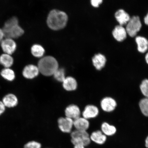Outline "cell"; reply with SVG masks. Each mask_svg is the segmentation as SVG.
<instances>
[{
  "label": "cell",
  "mask_w": 148,
  "mask_h": 148,
  "mask_svg": "<svg viewBox=\"0 0 148 148\" xmlns=\"http://www.w3.org/2000/svg\"><path fill=\"white\" fill-rule=\"evenodd\" d=\"M5 38L13 39L20 38L24 34L23 29L20 27L18 18L12 16L5 21L2 28Z\"/></svg>",
  "instance_id": "cell-1"
},
{
  "label": "cell",
  "mask_w": 148,
  "mask_h": 148,
  "mask_svg": "<svg viewBox=\"0 0 148 148\" xmlns=\"http://www.w3.org/2000/svg\"><path fill=\"white\" fill-rule=\"evenodd\" d=\"M68 21V16L64 12L53 10L51 11L48 15L47 23L51 29L58 30L66 26Z\"/></svg>",
  "instance_id": "cell-2"
},
{
  "label": "cell",
  "mask_w": 148,
  "mask_h": 148,
  "mask_svg": "<svg viewBox=\"0 0 148 148\" xmlns=\"http://www.w3.org/2000/svg\"><path fill=\"white\" fill-rule=\"evenodd\" d=\"M38 67L40 73L46 76L53 75L58 69V62L56 59L52 56L43 57L38 62Z\"/></svg>",
  "instance_id": "cell-3"
},
{
  "label": "cell",
  "mask_w": 148,
  "mask_h": 148,
  "mask_svg": "<svg viewBox=\"0 0 148 148\" xmlns=\"http://www.w3.org/2000/svg\"><path fill=\"white\" fill-rule=\"evenodd\" d=\"M71 141L74 145L81 144L86 147L90 144V139L86 131L76 130L71 133Z\"/></svg>",
  "instance_id": "cell-4"
},
{
  "label": "cell",
  "mask_w": 148,
  "mask_h": 148,
  "mask_svg": "<svg viewBox=\"0 0 148 148\" xmlns=\"http://www.w3.org/2000/svg\"><path fill=\"white\" fill-rule=\"evenodd\" d=\"M127 24L126 31L127 33L131 37L136 36L142 27L141 22L138 16H133Z\"/></svg>",
  "instance_id": "cell-5"
},
{
  "label": "cell",
  "mask_w": 148,
  "mask_h": 148,
  "mask_svg": "<svg viewBox=\"0 0 148 148\" xmlns=\"http://www.w3.org/2000/svg\"><path fill=\"white\" fill-rule=\"evenodd\" d=\"M0 45L3 53L12 55L15 52L17 44L14 39L5 38L0 43Z\"/></svg>",
  "instance_id": "cell-6"
},
{
  "label": "cell",
  "mask_w": 148,
  "mask_h": 148,
  "mask_svg": "<svg viewBox=\"0 0 148 148\" xmlns=\"http://www.w3.org/2000/svg\"><path fill=\"white\" fill-rule=\"evenodd\" d=\"M102 110L105 112H110L115 110L117 103L115 100L110 97L103 98L101 101Z\"/></svg>",
  "instance_id": "cell-7"
},
{
  "label": "cell",
  "mask_w": 148,
  "mask_h": 148,
  "mask_svg": "<svg viewBox=\"0 0 148 148\" xmlns=\"http://www.w3.org/2000/svg\"><path fill=\"white\" fill-rule=\"evenodd\" d=\"M59 128L62 132L69 133L71 132L73 126V120L66 117L59 118L58 120Z\"/></svg>",
  "instance_id": "cell-8"
},
{
  "label": "cell",
  "mask_w": 148,
  "mask_h": 148,
  "mask_svg": "<svg viewBox=\"0 0 148 148\" xmlns=\"http://www.w3.org/2000/svg\"><path fill=\"white\" fill-rule=\"evenodd\" d=\"M39 73L38 66L33 64H29L24 68L23 75L25 78L31 79L36 77Z\"/></svg>",
  "instance_id": "cell-9"
},
{
  "label": "cell",
  "mask_w": 148,
  "mask_h": 148,
  "mask_svg": "<svg viewBox=\"0 0 148 148\" xmlns=\"http://www.w3.org/2000/svg\"><path fill=\"white\" fill-rule=\"evenodd\" d=\"M99 113V108L95 105H90L86 106L83 112V117L87 119L97 117Z\"/></svg>",
  "instance_id": "cell-10"
},
{
  "label": "cell",
  "mask_w": 148,
  "mask_h": 148,
  "mask_svg": "<svg viewBox=\"0 0 148 148\" xmlns=\"http://www.w3.org/2000/svg\"><path fill=\"white\" fill-rule=\"evenodd\" d=\"M66 117L75 120L80 117L81 112L80 109L77 105H70L66 107L65 111Z\"/></svg>",
  "instance_id": "cell-11"
},
{
  "label": "cell",
  "mask_w": 148,
  "mask_h": 148,
  "mask_svg": "<svg viewBox=\"0 0 148 148\" xmlns=\"http://www.w3.org/2000/svg\"><path fill=\"white\" fill-rule=\"evenodd\" d=\"M92 64L96 69L101 70L104 68L106 62V59L104 55L98 53L92 58Z\"/></svg>",
  "instance_id": "cell-12"
},
{
  "label": "cell",
  "mask_w": 148,
  "mask_h": 148,
  "mask_svg": "<svg viewBox=\"0 0 148 148\" xmlns=\"http://www.w3.org/2000/svg\"><path fill=\"white\" fill-rule=\"evenodd\" d=\"M2 101L5 107L13 108L18 104V100L17 97L13 94H8L3 97Z\"/></svg>",
  "instance_id": "cell-13"
},
{
  "label": "cell",
  "mask_w": 148,
  "mask_h": 148,
  "mask_svg": "<svg viewBox=\"0 0 148 148\" xmlns=\"http://www.w3.org/2000/svg\"><path fill=\"white\" fill-rule=\"evenodd\" d=\"M127 33L123 26H116L112 31V35L114 38L119 42L123 41L127 37Z\"/></svg>",
  "instance_id": "cell-14"
},
{
  "label": "cell",
  "mask_w": 148,
  "mask_h": 148,
  "mask_svg": "<svg viewBox=\"0 0 148 148\" xmlns=\"http://www.w3.org/2000/svg\"><path fill=\"white\" fill-rule=\"evenodd\" d=\"M89 125L88 120L84 117H79L73 120V125L77 130L86 131Z\"/></svg>",
  "instance_id": "cell-15"
},
{
  "label": "cell",
  "mask_w": 148,
  "mask_h": 148,
  "mask_svg": "<svg viewBox=\"0 0 148 148\" xmlns=\"http://www.w3.org/2000/svg\"><path fill=\"white\" fill-rule=\"evenodd\" d=\"M115 18L120 25L123 26L127 24L130 19L129 14L123 9H120L116 12Z\"/></svg>",
  "instance_id": "cell-16"
},
{
  "label": "cell",
  "mask_w": 148,
  "mask_h": 148,
  "mask_svg": "<svg viewBox=\"0 0 148 148\" xmlns=\"http://www.w3.org/2000/svg\"><path fill=\"white\" fill-rule=\"evenodd\" d=\"M63 83V86L67 91H73L76 89L77 83L75 79L71 77H66Z\"/></svg>",
  "instance_id": "cell-17"
},
{
  "label": "cell",
  "mask_w": 148,
  "mask_h": 148,
  "mask_svg": "<svg viewBox=\"0 0 148 148\" xmlns=\"http://www.w3.org/2000/svg\"><path fill=\"white\" fill-rule=\"evenodd\" d=\"M14 63V59L12 55L3 53L0 55V64L4 68H10Z\"/></svg>",
  "instance_id": "cell-18"
},
{
  "label": "cell",
  "mask_w": 148,
  "mask_h": 148,
  "mask_svg": "<svg viewBox=\"0 0 148 148\" xmlns=\"http://www.w3.org/2000/svg\"><path fill=\"white\" fill-rule=\"evenodd\" d=\"M138 49L140 53H144L148 49V40L144 37L138 36L136 38Z\"/></svg>",
  "instance_id": "cell-19"
},
{
  "label": "cell",
  "mask_w": 148,
  "mask_h": 148,
  "mask_svg": "<svg viewBox=\"0 0 148 148\" xmlns=\"http://www.w3.org/2000/svg\"><path fill=\"white\" fill-rule=\"evenodd\" d=\"M90 139L96 143L102 144L106 141V137L101 131H97L92 133Z\"/></svg>",
  "instance_id": "cell-20"
},
{
  "label": "cell",
  "mask_w": 148,
  "mask_h": 148,
  "mask_svg": "<svg viewBox=\"0 0 148 148\" xmlns=\"http://www.w3.org/2000/svg\"><path fill=\"white\" fill-rule=\"evenodd\" d=\"M1 75L3 79L9 81H14L16 77L14 71L10 68H3L1 71Z\"/></svg>",
  "instance_id": "cell-21"
},
{
  "label": "cell",
  "mask_w": 148,
  "mask_h": 148,
  "mask_svg": "<svg viewBox=\"0 0 148 148\" xmlns=\"http://www.w3.org/2000/svg\"><path fill=\"white\" fill-rule=\"evenodd\" d=\"M101 129L103 134L105 136H112L115 134L116 132V129L115 127L105 122L102 124Z\"/></svg>",
  "instance_id": "cell-22"
},
{
  "label": "cell",
  "mask_w": 148,
  "mask_h": 148,
  "mask_svg": "<svg viewBox=\"0 0 148 148\" xmlns=\"http://www.w3.org/2000/svg\"><path fill=\"white\" fill-rule=\"evenodd\" d=\"M31 52L34 57H41L45 53V49L41 45L35 44L31 47Z\"/></svg>",
  "instance_id": "cell-23"
},
{
  "label": "cell",
  "mask_w": 148,
  "mask_h": 148,
  "mask_svg": "<svg viewBox=\"0 0 148 148\" xmlns=\"http://www.w3.org/2000/svg\"><path fill=\"white\" fill-rule=\"evenodd\" d=\"M138 105L142 114L148 117V98L145 97L140 100Z\"/></svg>",
  "instance_id": "cell-24"
},
{
  "label": "cell",
  "mask_w": 148,
  "mask_h": 148,
  "mask_svg": "<svg viewBox=\"0 0 148 148\" xmlns=\"http://www.w3.org/2000/svg\"><path fill=\"white\" fill-rule=\"evenodd\" d=\"M54 78L59 82H62L66 78L65 71L62 68H58L53 73Z\"/></svg>",
  "instance_id": "cell-25"
},
{
  "label": "cell",
  "mask_w": 148,
  "mask_h": 148,
  "mask_svg": "<svg viewBox=\"0 0 148 148\" xmlns=\"http://www.w3.org/2000/svg\"><path fill=\"white\" fill-rule=\"evenodd\" d=\"M140 89L142 93L146 98H148V79L142 81L140 85Z\"/></svg>",
  "instance_id": "cell-26"
},
{
  "label": "cell",
  "mask_w": 148,
  "mask_h": 148,
  "mask_svg": "<svg viewBox=\"0 0 148 148\" xmlns=\"http://www.w3.org/2000/svg\"><path fill=\"white\" fill-rule=\"evenodd\" d=\"M41 145L38 142L32 141L27 142L24 145V148H40Z\"/></svg>",
  "instance_id": "cell-27"
},
{
  "label": "cell",
  "mask_w": 148,
  "mask_h": 148,
  "mask_svg": "<svg viewBox=\"0 0 148 148\" xmlns=\"http://www.w3.org/2000/svg\"><path fill=\"white\" fill-rule=\"evenodd\" d=\"M103 1V0H91V4L94 7H98L102 3Z\"/></svg>",
  "instance_id": "cell-28"
},
{
  "label": "cell",
  "mask_w": 148,
  "mask_h": 148,
  "mask_svg": "<svg viewBox=\"0 0 148 148\" xmlns=\"http://www.w3.org/2000/svg\"><path fill=\"white\" fill-rule=\"evenodd\" d=\"M5 108L4 104L2 101H0V116L4 112Z\"/></svg>",
  "instance_id": "cell-29"
},
{
  "label": "cell",
  "mask_w": 148,
  "mask_h": 148,
  "mask_svg": "<svg viewBox=\"0 0 148 148\" xmlns=\"http://www.w3.org/2000/svg\"><path fill=\"white\" fill-rule=\"evenodd\" d=\"M5 38L4 33L3 29L0 28V43Z\"/></svg>",
  "instance_id": "cell-30"
},
{
  "label": "cell",
  "mask_w": 148,
  "mask_h": 148,
  "mask_svg": "<svg viewBox=\"0 0 148 148\" xmlns=\"http://www.w3.org/2000/svg\"><path fill=\"white\" fill-rule=\"evenodd\" d=\"M144 23L148 25V13L147 15L145 16V18H144Z\"/></svg>",
  "instance_id": "cell-31"
},
{
  "label": "cell",
  "mask_w": 148,
  "mask_h": 148,
  "mask_svg": "<svg viewBox=\"0 0 148 148\" xmlns=\"http://www.w3.org/2000/svg\"><path fill=\"white\" fill-rule=\"evenodd\" d=\"M85 146L81 144L75 145L74 148H85Z\"/></svg>",
  "instance_id": "cell-32"
},
{
  "label": "cell",
  "mask_w": 148,
  "mask_h": 148,
  "mask_svg": "<svg viewBox=\"0 0 148 148\" xmlns=\"http://www.w3.org/2000/svg\"><path fill=\"white\" fill-rule=\"evenodd\" d=\"M145 145L146 147L148 148V136L145 140Z\"/></svg>",
  "instance_id": "cell-33"
},
{
  "label": "cell",
  "mask_w": 148,
  "mask_h": 148,
  "mask_svg": "<svg viewBox=\"0 0 148 148\" xmlns=\"http://www.w3.org/2000/svg\"><path fill=\"white\" fill-rule=\"evenodd\" d=\"M145 59L146 62H147V64H148V53L146 55Z\"/></svg>",
  "instance_id": "cell-34"
}]
</instances>
